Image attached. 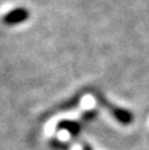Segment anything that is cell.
I'll return each instance as SVG.
<instances>
[{"label": "cell", "mask_w": 149, "mask_h": 150, "mask_svg": "<svg viewBox=\"0 0 149 150\" xmlns=\"http://www.w3.org/2000/svg\"><path fill=\"white\" fill-rule=\"evenodd\" d=\"M99 101L106 107V108L110 109L111 115H112V116L115 117V119L118 120L119 122H120V124H123V125H129V124H132V121H133V115H132L129 111H126V109H121V108H116V107L111 105V104H108L107 101L103 100L102 96H100Z\"/></svg>", "instance_id": "cell-1"}, {"label": "cell", "mask_w": 149, "mask_h": 150, "mask_svg": "<svg viewBox=\"0 0 149 150\" xmlns=\"http://www.w3.org/2000/svg\"><path fill=\"white\" fill-rule=\"evenodd\" d=\"M83 150H92V149H91V146L86 144V145H83Z\"/></svg>", "instance_id": "cell-4"}, {"label": "cell", "mask_w": 149, "mask_h": 150, "mask_svg": "<svg viewBox=\"0 0 149 150\" xmlns=\"http://www.w3.org/2000/svg\"><path fill=\"white\" fill-rule=\"evenodd\" d=\"M29 12L25 8H16L9 12H7L3 17V23L7 25H16L18 23H24L25 20H28Z\"/></svg>", "instance_id": "cell-2"}, {"label": "cell", "mask_w": 149, "mask_h": 150, "mask_svg": "<svg viewBox=\"0 0 149 150\" xmlns=\"http://www.w3.org/2000/svg\"><path fill=\"white\" fill-rule=\"evenodd\" d=\"M57 129L58 130H66L70 136L75 137L79 134L81 132V125L77 121H71V120H62L57 124Z\"/></svg>", "instance_id": "cell-3"}]
</instances>
